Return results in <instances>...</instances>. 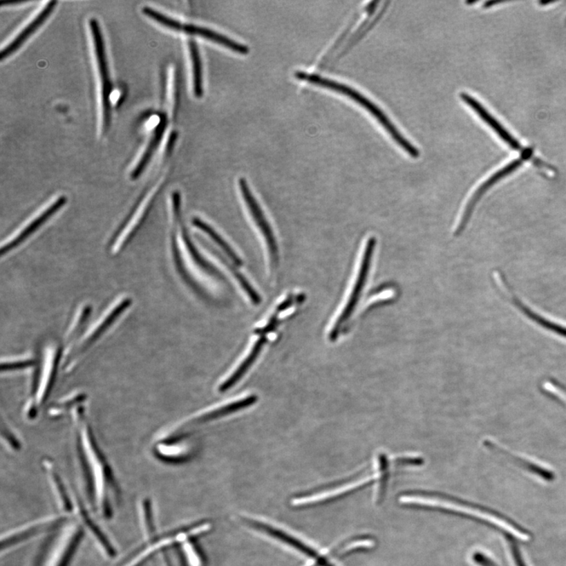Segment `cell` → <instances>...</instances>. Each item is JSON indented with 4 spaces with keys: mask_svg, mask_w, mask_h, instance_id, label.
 I'll list each match as a JSON object with an SVG mask.
<instances>
[{
    "mask_svg": "<svg viewBox=\"0 0 566 566\" xmlns=\"http://www.w3.org/2000/svg\"><path fill=\"white\" fill-rule=\"evenodd\" d=\"M90 28L93 39L97 65H98L101 79L102 124H104V131H107L111 123V95L112 87L110 73H109L104 37H102L98 21L95 19H91Z\"/></svg>",
    "mask_w": 566,
    "mask_h": 566,
    "instance_id": "cell-9",
    "label": "cell"
},
{
    "mask_svg": "<svg viewBox=\"0 0 566 566\" xmlns=\"http://www.w3.org/2000/svg\"><path fill=\"white\" fill-rule=\"evenodd\" d=\"M182 32L189 34V35L202 37L209 39L210 41L224 46L225 48L230 49L234 51V53L240 55H247L249 51L247 46L232 41V39L223 36L220 33L209 30V28L185 24L184 30H182Z\"/></svg>",
    "mask_w": 566,
    "mask_h": 566,
    "instance_id": "cell-18",
    "label": "cell"
},
{
    "mask_svg": "<svg viewBox=\"0 0 566 566\" xmlns=\"http://www.w3.org/2000/svg\"><path fill=\"white\" fill-rule=\"evenodd\" d=\"M57 4L56 1H50L45 8L41 10V12L33 19L28 26L21 31L18 36L15 37L12 42H10L8 47L2 50L0 53V59L1 61L8 59L11 55L16 53L20 48L23 44H24L28 38H30L34 32H35L39 27L43 25V23L48 19V17L53 12Z\"/></svg>",
    "mask_w": 566,
    "mask_h": 566,
    "instance_id": "cell-16",
    "label": "cell"
},
{
    "mask_svg": "<svg viewBox=\"0 0 566 566\" xmlns=\"http://www.w3.org/2000/svg\"><path fill=\"white\" fill-rule=\"evenodd\" d=\"M66 519L68 518L60 513H57L32 520L6 531L1 538L2 554L12 551L15 547L42 534L50 527L61 524Z\"/></svg>",
    "mask_w": 566,
    "mask_h": 566,
    "instance_id": "cell-10",
    "label": "cell"
},
{
    "mask_svg": "<svg viewBox=\"0 0 566 566\" xmlns=\"http://www.w3.org/2000/svg\"><path fill=\"white\" fill-rule=\"evenodd\" d=\"M306 566H319V564L317 561H314V562L312 563L308 564Z\"/></svg>",
    "mask_w": 566,
    "mask_h": 566,
    "instance_id": "cell-35",
    "label": "cell"
},
{
    "mask_svg": "<svg viewBox=\"0 0 566 566\" xmlns=\"http://www.w3.org/2000/svg\"><path fill=\"white\" fill-rule=\"evenodd\" d=\"M165 127H167V119H165L164 117L161 119V121H160L155 133H154L153 138L151 140L150 144H149L147 146L144 153L142 154L140 162L136 164V167L133 171H131L130 175L131 180H135L138 179L141 174L144 173V171L147 168L149 162H150L154 152H155L160 142L162 140Z\"/></svg>",
    "mask_w": 566,
    "mask_h": 566,
    "instance_id": "cell-21",
    "label": "cell"
},
{
    "mask_svg": "<svg viewBox=\"0 0 566 566\" xmlns=\"http://www.w3.org/2000/svg\"><path fill=\"white\" fill-rule=\"evenodd\" d=\"M461 98L469 106L475 111L478 115L481 117L491 129H493L495 133L498 135L509 147H511L513 150L521 151L522 154L528 151V149L525 150V149L522 147L518 141L514 139L513 137L508 133L507 129L503 127L477 100L474 99L473 97L467 93H462Z\"/></svg>",
    "mask_w": 566,
    "mask_h": 566,
    "instance_id": "cell-15",
    "label": "cell"
},
{
    "mask_svg": "<svg viewBox=\"0 0 566 566\" xmlns=\"http://www.w3.org/2000/svg\"><path fill=\"white\" fill-rule=\"evenodd\" d=\"M87 394L83 391H74L67 396L61 398L59 402L51 404L48 411L51 419H59L66 414H70L76 406L84 404L87 400Z\"/></svg>",
    "mask_w": 566,
    "mask_h": 566,
    "instance_id": "cell-22",
    "label": "cell"
},
{
    "mask_svg": "<svg viewBox=\"0 0 566 566\" xmlns=\"http://www.w3.org/2000/svg\"><path fill=\"white\" fill-rule=\"evenodd\" d=\"M84 535L76 521L65 520L46 545L38 566H68Z\"/></svg>",
    "mask_w": 566,
    "mask_h": 566,
    "instance_id": "cell-6",
    "label": "cell"
},
{
    "mask_svg": "<svg viewBox=\"0 0 566 566\" xmlns=\"http://www.w3.org/2000/svg\"><path fill=\"white\" fill-rule=\"evenodd\" d=\"M38 362V354L26 352L2 359L1 373L9 375L32 370Z\"/></svg>",
    "mask_w": 566,
    "mask_h": 566,
    "instance_id": "cell-20",
    "label": "cell"
},
{
    "mask_svg": "<svg viewBox=\"0 0 566 566\" xmlns=\"http://www.w3.org/2000/svg\"><path fill=\"white\" fill-rule=\"evenodd\" d=\"M513 303L517 305L520 310L524 313L525 317H527L531 321L536 323L537 325H539L540 327L551 331V332L554 333L558 336H561L566 339V328L563 327L562 325H559L556 323H553L551 320L547 319L545 317L540 316L539 314L534 312L533 310H530L529 308L525 306L522 304V303L518 299H514Z\"/></svg>",
    "mask_w": 566,
    "mask_h": 566,
    "instance_id": "cell-25",
    "label": "cell"
},
{
    "mask_svg": "<svg viewBox=\"0 0 566 566\" xmlns=\"http://www.w3.org/2000/svg\"><path fill=\"white\" fill-rule=\"evenodd\" d=\"M554 3H556V2H554V1H542V2H540L539 3L540 5H548V4Z\"/></svg>",
    "mask_w": 566,
    "mask_h": 566,
    "instance_id": "cell-34",
    "label": "cell"
},
{
    "mask_svg": "<svg viewBox=\"0 0 566 566\" xmlns=\"http://www.w3.org/2000/svg\"><path fill=\"white\" fill-rule=\"evenodd\" d=\"M182 547H184V551L186 554L188 562L190 563L191 566H198L200 561L199 558L197 556V553L196 550H194L193 546L191 544H189L187 542L182 543Z\"/></svg>",
    "mask_w": 566,
    "mask_h": 566,
    "instance_id": "cell-29",
    "label": "cell"
},
{
    "mask_svg": "<svg viewBox=\"0 0 566 566\" xmlns=\"http://www.w3.org/2000/svg\"><path fill=\"white\" fill-rule=\"evenodd\" d=\"M131 305L130 299H124L114 305L98 322L84 332L73 346L63 350L61 373L68 375L75 371L84 358L98 344L117 319Z\"/></svg>",
    "mask_w": 566,
    "mask_h": 566,
    "instance_id": "cell-3",
    "label": "cell"
},
{
    "mask_svg": "<svg viewBox=\"0 0 566 566\" xmlns=\"http://www.w3.org/2000/svg\"><path fill=\"white\" fill-rule=\"evenodd\" d=\"M142 10V13L147 16L148 18L155 21L156 22L159 23V24H161L164 27L170 28V30L181 32L184 30L185 24H182V23L178 21L169 18V17L158 12V11L155 10L151 8L144 7Z\"/></svg>",
    "mask_w": 566,
    "mask_h": 566,
    "instance_id": "cell-28",
    "label": "cell"
},
{
    "mask_svg": "<svg viewBox=\"0 0 566 566\" xmlns=\"http://www.w3.org/2000/svg\"><path fill=\"white\" fill-rule=\"evenodd\" d=\"M484 444L486 448L491 451H493L494 453L498 454L502 457H504L506 460L512 462L513 464L522 469V470L534 474V475L544 479L546 482H552L554 481V478H556L554 473L552 471H549L548 469L542 467L540 465L536 464V463L526 460L518 455H514L511 453H509L508 451L500 448L499 445H497L493 442H490V440H485Z\"/></svg>",
    "mask_w": 566,
    "mask_h": 566,
    "instance_id": "cell-17",
    "label": "cell"
},
{
    "mask_svg": "<svg viewBox=\"0 0 566 566\" xmlns=\"http://www.w3.org/2000/svg\"><path fill=\"white\" fill-rule=\"evenodd\" d=\"M191 56L194 77V93L197 98H202L203 95L202 66L200 58L199 50L196 42L193 41L189 44Z\"/></svg>",
    "mask_w": 566,
    "mask_h": 566,
    "instance_id": "cell-26",
    "label": "cell"
},
{
    "mask_svg": "<svg viewBox=\"0 0 566 566\" xmlns=\"http://www.w3.org/2000/svg\"><path fill=\"white\" fill-rule=\"evenodd\" d=\"M1 424V437L6 448L14 453H18L22 448L18 434L14 431L9 422L4 420L3 416Z\"/></svg>",
    "mask_w": 566,
    "mask_h": 566,
    "instance_id": "cell-27",
    "label": "cell"
},
{
    "mask_svg": "<svg viewBox=\"0 0 566 566\" xmlns=\"http://www.w3.org/2000/svg\"><path fill=\"white\" fill-rule=\"evenodd\" d=\"M267 341L266 336H261L260 339L255 342L254 347L252 348L249 355L245 358L239 367L234 371L229 379L226 380L219 388L220 393H225L229 390L236 383L242 379V377L247 372V370L253 366L257 357H259L260 353Z\"/></svg>",
    "mask_w": 566,
    "mask_h": 566,
    "instance_id": "cell-19",
    "label": "cell"
},
{
    "mask_svg": "<svg viewBox=\"0 0 566 566\" xmlns=\"http://www.w3.org/2000/svg\"><path fill=\"white\" fill-rule=\"evenodd\" d=\"M63 346L51 341L42 347L38 354V362L31 372L27 397L23 405L22 414L28 422H34L48 404L61 372Z\"/></svg>",
    "mask_w": 566,
    "mask_h": 566,
    "instance_id": "cell-2",
    "label": "cell"
},
{
    "mask_svg": "<svg viewBox=\"0 0 566 566\" xmlns=\"http://www.w3.org/2000/svg\"><path fill=\"white\" fill-rule=\"evenodd\" d=\"M137 512L142 539L144 542L152 540L155 531L152 502L149 499H142L138 503Z\"/></svg>",
    "mask_w": 566,
    "mask_h": 566,
    "instance_id": "cell-24",
    "label": "cell"
},
{
    "mask_svg": "<svg viewBox=\"0 0 566 566\" xmlns=\"http://www.w3.org/2000/svg\"><path fill=\"white\" fill-rule=\"evenodd\" d=\"M240 191L242 193V197L244 202L247 205V209L252 219L262 236L265 240L268 254H270L272 265L276 266L279 261V248L276 243V238L270 223L263 210L261 205L257 202L254 194L251 192L250 189L247 185V180L241 179L239 180Z\"/></svg>",
    "mask_w": 566,
    "mask_h": 566,
    "instance_id": "cell-11",
    "label": "cell"
},
{
    "mask_svg": "<svg viewBox=\"0 0 566 566\" xmlns=\"http://www.w3.org/2000/svg\"><path fill=\"white\" fill-rule=\"evenodd\" d=\"M503 3H505V2H502V1H500V2H499V1H491V2H490V1H489V2H486L484 4V8H488L493 7V5H496V4L498 5V4Z\"/></svg>",
    "mask_w": 566,
    "mask_h": 566,
    "instance_id": "cell-33",
    "label": "cell"
},
{
    "mask_svg": "<svg viewBox=\"0 0 566 566\" xmlns=\"http://www.w3.org/2000/svg\"><path fill=\"white\" fill-rule=\"evenodd\" d=\"M550 381L553 386H556L557 388H558V390H561L566 395V386H565L563 383L559 381L556 379H553V377L550 379Z\"/></svg>",
    "mask_w": 566,
    "mask_h": 566,
    "instance_id": "cell-31",
    "label": "cell"
},
{
    "mask_svg": "<svg viewBox=\"0 0 566 566\" xmlns=\"http://www.w3.org/2000/svg\"><path fill=\"white\" fill-rule=\"evenodd\" d=\"M297 79L301 81H305L312 84L320 86L325 88L333 90L337 93H341L350 99L356 101L357 104L361 105L364 108L369 111L372 115L380 122V124L386 129L388 133L392 136V138L397 142V144L404 149L409 155L414 158L419 156V151L418 149L415 147L411 142L405 138V137L399 133V131L395 127L390 119L383 113L379 107L373 104L372 102L366 98L362 94H360L356 90L348 87V86L337 83L331 79L323 78L314 74H308L303 72H297L295 74Z\"/></svg>",
    "mask_w": 566,
    "mask_h": 566,
    "instance_id": "cell-5",
    "label": "cell"
},
{
    "mask_svg": "<svg viewBox=\"0 0 566 566\" xmlns=\"http://www.w3.org/2000/svg\"><path fill=\"white\" fill-rule=\"evenodd\" d=\"M473 558L474 562L481 566H496V564L493 562V559L488 558L485 554L481 552L475 553ZM497 566L499 565H497Z\"/></svg>",
    "mask_w": 566,
    "mask_h": 566,
    "instance_id": "cell-30",
    "label": "cell"
},
{
    "mask_svg": "<svg viewBox=\"0 0 566 566\" xmlns=\"http://www.w3.org/2000/svg\"><path fill=\"white\" fill-rule=\"evenodd\" d=\"M257 397L255 395H250L247 398L237 400L236 402H232L229 404L223 406L220 408L209 411L202 416L198 417L196 419H191L187 422L176 428L171 432H169L165 436L156 440L153 445V451L167 449L171 446H174L182 442L189 436V433L194 431V428L198 426L205 424L209 421L215 420L222 418V417L227 415L236 413L239 410L249 407V406L254 404L256 402Z\"/></svg>",
    "mask_w": 566,
    "mask_h": 566,
    "instance_id": "cell-8",
    "label": "cell"
},
{
    "mask_svg": "<svg viewBox=\"0 0 566 566\" xmlns=\"http://www.w3.org/2000/svg\"><path fill=\"white\" fill-rule=\"evenodd\" d=\"M209 525H202L198 526L197 528L189 529L187 531H181L174 536H168L162 537V538L144 542V545L142 546L140 550L137 551L133 556H131L127 561L124 562L118 566H140L144 563L147 560L153 556V554L162 552L165 548L175 545L178 543H184L187 540L188 537L198 534L203 533V531L209 529Z\"/></svg>",
    "mask_w": 566,
    "mask_h": 566,
    "instance_id": "cell-12",
    "label": "cell"
},
{
    "mask_svg": "<svg viewBox=\"0 0 566 566\" xmlns=\"http://www.w3.org/2000/svg\"><path fill=\"white\" fill-rule=\"evenodd\" d=\"M431 496L438 500H442L448 502V505L453 507L435 506L425 508L426 510H432L444 512L446 513L455 514V516H462L472 520H476L486 525L497 528L507 536L513 537L514 539L520 540H529L530 539L529 533L520 527L501 514L489 510V509L468 502L460 499L448 495L437 493H428Z\"/></svg>",
    "mask_w": 566,
    "mask_h": 566,
    "instance_id": "cell-4",
    "label": "cell"
},
{
    "mask_svg": "<svg viewBox=\"0 0 566 566\" xmlns=\"http://www.w3.org/2000/svg\"><path fill=\"white\" fill-rule=\"evenodd\" d=\"M70 413L74 451L91 507L97 516L110 520L119 501L115 476L96 439L85 403L76 406Z\"/></svg>",
    "mask_w": 566,
    "mask_h": 566,
    "instance_id": "cell-1",
    "label": "cell"
},
{
    "mask_svg": "<svg viewBox=\"0 0 566 566\" xmlns=\"http://www.w3.org/2000/svg\"><path fill=\"white\" fill-rule=\"evenodd\" d=\"M376 245V238L370 236L364 244L361 257H360L358 272L351 291L346 299V304L342 307V310L339 316L335 319V322L331 328L329 334V339L335 341L341 335V331L344 329L345 325L352 316L354 311L358 304V301L361 296L366 282L368 278L371 261H372L374 252Z\"/></svg>",
    "mask_w": 566,
    "mask_h": 566,
    "instance_id": "cell-7",
    "label": "cell"
},
{
    "mask_svg": "<svg viewBox=\"0 0 566 566\" xmlns=\"http://www.w3.org/2000/svg\"><path fill=\"white\" fill-rule=\"evenodd\" d=\"M159 566H170L167 558L162 554L159 556Z\"/></svg>",
    "mask_w": 566,
    "mask_h": 566,
    "instance_id": "cell-32",
    "label": "cell"
},
{
    "mask_svg": "<svg viewBox=\"0 0 566 566\" xmlns=\"http://www.w3.org/2000/svg\"><path fill=\"white\" fill-rule=\"evenodd\" d=\"M524 161L525 160L522 158L513 160V162L506 165L504 168L496 171V173L489 177V178L486 180L484 184L478 187V190L473 193L471 198L469 200L464 211H462L460 222L459 223V225H457L456 230L455 232L456 234H461V232L465 229L469 220L471 219L474 208H475L476 205L479 202V200L483 196V194L487 192L490 187H493L497 182L505 178L507 176L511 174L514 171L517 170L520 167H521Z\"/></svg>",
    "mask_w": 566,
    "mask_h": 566,
    "instance_id": "cell-13",
    "label": "cell"
},
{
    "mask_svg": "<svg viewBox=\"0 0 566 566\" xmlns=\"http://www.w3.org/2000/svg\"><path fill=\"white\" fill-rule=\"evenodd\" d=\"M192 223L194 226L207 234V236L211 240H213V241L217 245H218L223 252H224V253L227 256L228 258L231 260L233 264L236 265V266L243 265V261L236 253V251L231 247V245L225 241V238H223L220 234L214 229V228L211 227L209 224H207V223H205L202 220L197 218V217L196 218L193 219Z\"/></svg>",
    "mask_w": 566,
    "mask_h": 566,
    "instance_id": "cell-23",
    "label": "cell"
},
{
    "mask_svg": "<svg viewBox=\"0 0 566 566\" xmlns=\"http://www.w3.org/2000/svg\"><path fill=\"white\" fill-rule=\"evenodd\" d=\"M66 202L67 198L66 196H60L56 198L54 202L50 204L48 207L37 216L32 221L28 223L19 234H17L14 238H11L7 244L3 245L1 255L3 256L9 254L11 250L19 247L21 243L26 241L28 237H30L32 234L44 225L50 217H53L57 211H59L62 207H64Z\"/></svg>",
    "mask_w": 566,
    "mask_h": 566,
    "instance_id": "cell-14",
    "label": "cell"
}]
</instances>
